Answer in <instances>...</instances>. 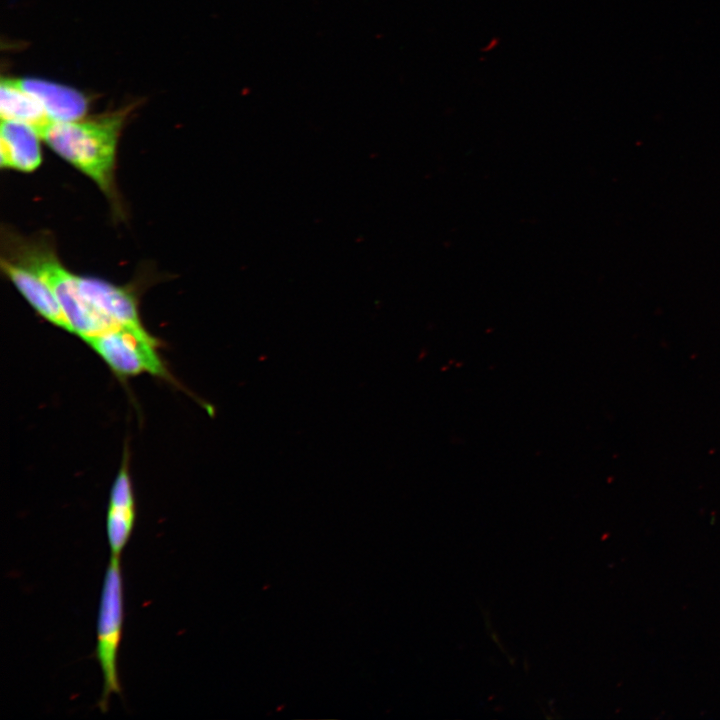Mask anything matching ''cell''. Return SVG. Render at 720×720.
<instances>
[{
  "label": "cell",
  "instance_id": "cell-3",
  "mask_svg": "<svg viewBox=\"0 0 720 720\" xmlns=\"http://www.w3.org/2000/svg\"><path fill=\"white\" fill-rule=\"evenodd\" d=\"M124 621V585L121 558L110 556L101 590L98 617L96 659L103 675V691L98 702L101 712L108 709L112 694L121 695L117 658Z\"/></svg>",
  "mask_w": 720,
  "mask_h": 720
},
{
  "label": "cell",
  "instance_id": "cell-9",
  "mask_svg": "<svg viewBox=\"0 0 720 720\" xmlns=\"http://www.w3.org/2000/svg\"><path fill=\"white\" fill-rule=\"evenodd\" d=\"M19 82L53 121L79 120L86 114L88 100L75 89L40 79H19Z\"/></svg>",
  "mask_w": 720,
  "mask_h": 720
},
{
  "label": "cell",
  "instance_id": "cell-10",
  "mask_svg": "<svg viewBox=\"0 0 720 720\" xmlns=\"http://www.w3.org/2000/svg\"><path fill=\"white\" fill-rule=\"evenodd\" d=\"M0 115L2 120L27 124L38 134L51 121L40 102L21 86L19 79H2Z\"/></svg>",
  "mask_w": 720,
  "mask_h": 720
},
{
  "label": "cell",
  "instance_id": "cell-7",
  "mask_svg": "<svg viewBox=\"0 0 720 720\" xmlns=\"http://www.w3.org/2000/svg\"><path fill=\"white\" fill-rule=\"evenodd\" d=\"M1 267L36 312L52 324L71 332L56 296L38 274L12 258L2 257Z\"/></svg>",
  "mask_w": 720,
  "mask_h": 720
},
{
  "label": "cell",
  "instance_id": "cell-1",
  "mask_svg": "<svg viewBox=\"0 0 720 720\" xmlns=\"http://www.w3.org/2000/svg\"><path fill=\"white\" fill-rule=\"evenodd\" d=\"M126 115L127 111H117L87 120H51L39 135L55 153L112 196L116 148Z\"/></svg>",
  "mask_w": 720,
  "mask_h": 720
},
{
  "label": "cell",
  "instance_id": "cell-6",
  "mask_svg": "<svg viewBox=\"0 0 720 720\" xmlns=\"http://www.w3.org/2000/svg\"><path fill=\"white\" fill-rule=\"evenodd\" d=\"M135 519L133 487L126 466H123L112 485L106 515V535L111 556L121 558L133 532Z\"/></svg>",
  "mask_w": 720,
  "mask_h": 720
},
{
  "label": "cell",
  "instance_id": "cell-8",
  "mask_svg": "<svg viewBox=\"0 0 720 720\" xmlns=\"http://www.w3.org/2000/svg\"><path fill=\"white\" fill-rule=\"evenodd\" d=\"M40 135L31 126L2 120L0 163L2 168L32 172L42 161Z\"/></svg>",
  "mask_w": 720,
  "mask_h": 720
},
{
  "label": "cell",
  "instance_id": "cell-2",
  "mask_svg": "<svg viewBox=\"0 0 720 720\" xmlns=\"http://www.w3.org/2000/svg\"><path fill=\"white\" fill-rule=\"evenodd\" d=\"M12 258L38 274L51 288L70 325L71 332L85 341L118 327L93 308L82 296L76 275L68 271L54 251L39 243L14 241Z\"/></svg>",
  "mask_w": 720,
  "mask_h": 720
},
{
  "label": "cell",
  "instance_id": "cell-4",
  "mask_svg": "<svg viewBox=\"0 0 720 720\" xmlns=\"http://www.w3.org/2000/svg\"><path fill=\"white\" fill-rule=\"evenodd\" d=\"M86 342L120 376L143 372L164 375L165 368L156 351V342L143 326H118Z\"/></svg>",
  "mask_w": 720,
  "mask_h": 720
},
{
  "label": "cell",
  "instance_id": "cell-5",
  "mask_svg": "<svg viewBox=\"0 0 720 720\" xmlns=\"http://www.w3.org/2000/svg\"><path fill=\"white\" fill-rule=\"evenodd\" d=\"M82 296L100 314L117 326H142L135 297L109 282L76 275Z\"/></svg>",
  "mask_w": 720,
  "mask_h": 720
}]
</instances>
